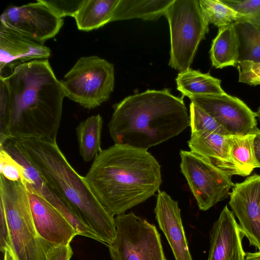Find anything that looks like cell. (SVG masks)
Here are the masks:
<instances>
[{"mask_svg":"<svg viewBox=\"0 0 260 260\" xmlns=\"http://www.w3.org/2000/svg\"><path fill=\"white\" fill-rule=\"evenodd\" d=\"M40 1L58 16L62 18L63 17L66 16L74 17L83 5L85 0Z\"/></svg>","mask_w":260,"mask_h":260,"instance_id":"f546056e","label":"cell"},{"mask_svg":"<svg viewBox=\"0 0 260 260\" xmlns=\"http://www.w3.org/2000/svg\"><path fill=\"white\" fill-rule=\"evenodd\" d=\"M50 54V49L44 44L0 23L1 76L11 73L15 67L23 63L48 59Z\"/></svg>","mask_w":260,"mask_h":260,"instance_id":"9a60e30c","label":"cell"},{"mask_svg":"<svg viewBox=\"0 0 260 260\" xmlns=\"http://www.w3.org/2000/svg\"><path fill=\"white\" fill-rule=\"evenodd\" d=\"M65 96L91 109L107 101L115 82L112 63L97 56L80 58L60 81Z\"/></svg>","mask_w":260,"mask_h":260,"instance_id":"52a82bcc","label":"cell"},{"mask_svg":"<svg viewBox=\"0 0 260 260\" xmlns=\"http://www.w3.org/2000/svg\"><path fill=\"white\" fill-rule=\"evenodd\" d=\"M174 0H119L112 21L139 18L157 20L164 15Z\"/></svg>","mask_w":260,"mask_h":260,"instance_id":"ffe728a7","label":"cell"},{"mask_svg":"<svg viewBox=\"0 0 260 260\" xmlns=\"http://www.w3.org/2000/svg\"><path fill=\"white\" fill-rule=\"evenodd\" d=\"M254 138V134L231 136V157L244 176L249 175L257 168L253 148Z\"/></svg>","mask_w":260,"mask_h":260,"instance_id":"d4e9b609","label":"cell"},{"mask_svg":"<svg viewBox=\"0 0 260 260\" xmlns=\"http://www.w3.org/2000/svg\"><path fill=\"white\" fill-rule=\"evenodd\" d=\"M239 82L256 86L260 85V62L251 61L238 62Z\"/></svg>","mask_w":260,"mask_h":260,"instance_id":"4dcf8cb0","label":"cell"},{"mask_svg":"<svg viewBox=\"0 0 260 260\" xmlns=\"http://www.w3.org/2000/svg\"><path fill=\"white\" fill-rule=\"evenodd\" d=\"M189 118L191 134L214 133L229 135L215 119L192 103L190 104Z\"/></svg>","mask_w":260,"mask_h":260,"instance_id":"4316f807","label":"cell"},{"mask_svg":"<svg viewBox=\"0 0 260 260\" xmlns=\"http://www.w3.org/2000/svg\"><path fill=\"white\" fill-rule=\"evenodd\" d=\"M0 249L4 253L6 250L12 251L9 226L5 210L0 203Z\"/></svg>","mask_w":260,"mask_h":260,"instance_id":"d6a6232c","label":"cell"},{"mask_svg":"<svg viewBox=\"0 0 260 260\" xmlns=\"http://www.w3.org/2000/svg\"><path fill=\"white\" fill-rule=\"evenodd\" d=\"M119 0H85L74 17L77 28L82 31L99 28L112 21Z\"/></svg>","mask_w":260,"mask_h":260,"instance_id":"44dd1931","label":"cell"},{"mask_svg":"<svg viewBox=\"0 0 260 260\" xmlns=\"http://www.w3.org/2000/svg\"><path fill=\"white\" fill-rule=\"evenodd\" d=\"M113 108L108 128L116 144L147 150L190 126L182 98L167 88L127 96Z\"/></svg>","mask_w":260,"mask_h":260,"instance_id":"3957f363","label":"cell"},{"mask_svg":"<svg viewBox=\"0 0 260 260\" xmlns=\"http://www.w3.org/2000/svg\"><path fill=\"white\" fill-rule=\"evenodd\" d=\"M1 23L44 44L58 34L63 20L38 0L36 3L8 7L1 16Z\"/></svg>","mask_w":260,"mask_h":260,"instance_id":"30bf717a","label":"cell"},{"mask_svg":"<svg viewBox=\"0 0 260 260\" xmlns=\"http://www.w3.org/2000/svg\"><path fill=\"white\" fill-rule=\"evenodd\" d=\"M2 77L9 92L10 110L0 145L9 139L56 141L64 92L48 59L19 64Z\"/></svg>","mask_w":260,"mask_h":260,"instance_id":"6da1fadb","label":"cell"},{"mask_svg":"<svg viewBox=\"0 0 260 260\" xmlns=\"http://www.w3.org/2000/svg\"><path fill=\"white\" fill-rule=\"evenodd\" d=\"M245 260H260V251L246 254Z\"/></svg>","mask_w":260,"mask_h":260,"instance_id":"d590c367","label":"cell"},{"mask_svg":"<svg viewBox=\"0 0 260 260\" xmlns=\"http://www.w3.org/2000/svg\"><path fill=\"white\" fill-rule=\"evenodd\" d=\"M4 260H16L12 251L6 250L4 253Z\"/></svg>","mask_w":260,"mask_h":260,"instance_id":"8d00e7d4","label":"cell"},{"mask_svg":"<svg viewBox=\"0 0 260 260\" xmlns=\"http://www.w3.org/2000/svg\"><path fill=\"white\" fill-rule=\"evenodd\" d=\"M38 170L56 194L79 218L108 246L116 236L114 216L100 204L80 176L71 166L56 141L47 139H10Z\"/></svg>","mask_w":260,"mask_h":260,"instance_id":"277c9868","label":"cell"},{"mask_svg":"<svg viewBox=\"0 0 260 260\" xmlns=\"http://www.w3.org/2000/svg\"><path fill=\"white\" fill-rule=\"evenodd\" d=\"M1 175L12 181H25L23 167L2 147H0Z\"/></svg>","mask_w":260,"mask_h":260,"instance_id":"f1b7e54d","label":"cell"},{"mask_svg":"<svg viewBox=\"0 0 260 260\" xmlns=\"http://www.w3.org/2000/svg\"><path fill=\"white\" fill-rule=\"evenodd\" d=\"M180 155L181 172L201 210H208L230 196L235 185L232 177L190 150H181Z\"/></svg>","mask_w":260,"mask_h":260,"instance_id":"9c48e42d","label":"cell"},{"mask_svg":"<svg viewBox=\"0 0 260 260\" xmlns=\"http://www.w3.org/2000/svg\"><path fill=\"white\" fill-rule=\"evenodd\" d=\"M231 136L214 133L191 134L188 145L191 151L206 158L231 177L235 175L244 176L231 157Z\"/></svg>","mask_w":260,"mask_h":260,"instance_id":"ac0fdd59","label":"cell"},{"mask_svg":"<svg viewBox=\"0 0 260 260\" xmlns=\"http://www.w3.org/2000/svg\"><path fill=\"white\" fill-rule=\"evenodd\" d=\"M253 148L257 168H260V129L254 133Z\"/></svg>","mask_w":260,"mask_h":260,"instance_id":"e575fe53","label":"cell"},{"mask_svg":"<svg viewBox=\"0 0 260 260\" xmlns=\"http://www.w3.org/2000/svg\"><path fill=\"white\" fill-rule=\"evenodd\" d=\"M188 98L215 119L230 135L254 134L258 129L255 112L237 97L225 92Z\"/></svg>","mask_w":260,"mask_h":260,"instance_id":"8fae6325","label":"cell"},{"mask_svg":"<svg viewBox=\"0 0 260 260\" xmlns=\"http://www.w3.org/2000/svg\"><path fill=\"white\" fill-rule=\"evenodd\" d=\"M26 185L32 219L38 235L51 246L70 244L78 235L75 228L55 208Z\"/></svg>","mask_w":260,"mask_h":260,"instance_id":"4fadbf2b","label":"cell"},{"mask_svg":"<svg viewBox=\"0 0 260 260\" xmlns=\"http://www.w3.org/2000/svg\"><path fill=\"white\" fill-rule=\"evenodd\" d=\"M116 236L108 246L112 260H166L156 226L134 212L115 217Z\"/></svg>","mask_w":260,"mask_h":260,"instance_id":"ba28073f","label":"cell"},{"mask_svg":"<svg viewBox=\"0 0 260 260\" xmlns=\"http://www.w3.org/2000/svg\"><path fill=\"white\" fill-rule=\"evenodd\" d=\"M239 38L238 62H260V25L234 22Z\"/></svg>","mask_w":260,"mask_h":260,"instance_id":"cb8c5ba5","label":"cell"},{"mask_svg":"<svg viewBox=\"0 0 260 260\" xmlns=\"http://www.w3.org/2000/svg\"><path fill=\"white\" fill-rule=\"evenodd\" d=\"M239 38L234 23L218 28L210 50L212 64L217 69L237 66Z\"/></svg>","mask_w":260,"mask_h":260,"instance_id":"d6986e66","label":"cell"},{"mask_svg":"<svg viewBox=\"0 0 260 260\" xmlns=\"http://www.w3.org/2000/svg\"><path fill=\"white\" fill-rule=\"evenodd\" d=\"M256 113V117H257L258 119L260 121V106L258 107L257 111Z\"/></svg>","mask_w":260,"mask_h":260,"instance_id":"74e56055","label":"cell"},{"mask_svg":"<svg viewBox=\"0 0 260 260\" xmlns=\"http://www.w3.org/2000/svg\"><path fill=\"white\" fill-rule=\"evenodd\" d=\"M177 89L183 96L216 95L225 93L221 87V80L189 69L179 72L176 79Z\"/></svg>","mask_w":260,"mask_h":260,"instance_id":"7402d4cb","label":"cell"},{"mask_svg":"<svg viewBox=\"0 0 260 260\" xmlns=\"http://www.w3.org/2000/svg\"><path fill=\"white\" fill-rule=\"evenodd\" d=\"M103 118L100 114L88 117L76 127L79 153L85 161L91 160L102 150L101 133Z\"/></svg>","mask_w":260,"mask_h":260,"instance_id":"603a6c76","label":"cell"},{"mask_svg":"<svg viewBox=\"0 0 260 260\" xmlns=\"http://www.w3.org/2000/svg\"><path fill=\"white\" fill-rule=\"evenodd\" d=\"M199 5L205 20L218 28L239 22L240 15L221 0H200Z\"/></svg>","mask_w":260,"mask_h":260,"instance_id":"484cf974","label":"cell"},{"mask_svg":"<svg viewBox=\"0 0 260 260\" xmlns=\"http://www.w3.org/2000/svg\"><path fill=\"white\" fill-rule=\"evenodd\" d=\"M0 203L5 210L16 260H46L51 245L37 232L26 182L10 181L0 175Z\"/></svg>","mask_w":260,"mask_h":260,"instance_id":"5b68a950","label":"cell"},{"mask_svg":"<svg viewBox=\"0 0 260 260\" xmlns=\"http://www.w3.org/2000/svg\"><path fill=\"white\" fill-rule=\"evenodd\" d=\"M4 148L23 167L24 177L26 184L62 214L75 228L78 235L99 241L95 233L79 218L67 203L56 194L38 170L11 141L6 142Z\"/></svg>","mask_w":260,"mask_h":260,"instance_id":"5bb4252c","label":"cell"},{"mask_svg":"<svg viewBox=\"0 0 260 260\" xmlns=\"http://www.w3.org/2000/svg\"><path fill=\"white\" fill-rule=\"evenodd\" d=\"M229 205L250 246L260 251V175L253 174L235 184Z\"/></svg>","mask_w":260,"mask_h":260,"instance_id":"7c38bea8","label":"cell"},{"mask_svg":"<svg viewBox=\"0 0 260 260\" xmlns=\"http://www.w3.org/2000/svg\"><path fill=\"white\" fill-rule=\"evenodd\" d=\"M155 218L165 234L175 260H193L190 253L177 201L164 191H158Z\"/></svg>","mask_w":260,"mask_h":260,"instance_id":"e0dca14e","label":"cell"},{"mask_svg":"<svg viewBox=\"0 0 260 260\" xmlns=\"http://www.w3.org/2000/svg\"><path fill=\"white\" fill-rule=\"evenodd\" d=\"M73 254L70 244L51 246L46 252V260H70Z\"/></svg>","mask_w":260,"mask_h":260,"instance_id":"836d02e7","label":"cell"},{"mask_svg":"<svg viewBox=\"0 0 260 260\" xmlns=\"http://www.w3.org/2000/svg\"><path fill=\"white\" fill-rule=\"evenodd\" d=\"M84 178L100 204L113 216L154 196L162 182L160 166L147 150L116 144L95 157Z\"/></svg>","mask_w":260,"mask_h":260,"instance_id":"7a4b0ae2","label":"cell"},{"mask_svg":"<svg viewBox=\"0 0 260 260\" xmlns=\"http://www.w3.org/2000/svg\"><path fill=\"white\" fill-rule=\"evenodd\" d=\"M170 26L169 66L180 72L190 69L200 42L209 32L198 0H174L165 15Z\"/></svg>","mask_w":260,"mask_h":260,"instance_id":"8992f818","label":"cell"},{"mask_svg":"<svg viewBox=\"0 0 260 260\" xmlns=\"http://www.w3.org/2000/svg\"><path fill=\"white\" fill-rule=\"evenodd\" d=\"M10 110L9 92L5 79L0 77V136L4 134Z\"/></svg>","mask_w":260,"mask_h":260,"instance_id":"1f68e13d","label":"cell"},{"mask_svg":"<svg viewBox=\"0 0 260 260\" xmlns=\"http://www.w3.org/2000/svg\"><path fill=\"white\" fill-rule=\"evenodd\" d=\"M241 16L239 22L260 25V0H221Z\"/></svg>","mask_w":260,"mask_h":260,"instance_id":"83f0119b","label":"cell"},{"mask_svg":"<svg viewBox=\"0 0 260 260\" xmlns=\"http://www.w3.org/2000/svg\"><path fill=\"white\" fill-rule=\"evenodd\" d=\"M244 236L234 214L225 206L210 232L208 260H245Z\"/></svg>","mask_w":260,"mask_h":260,"instance_id":"2e32d148","label":"cell"}]
</instances>
